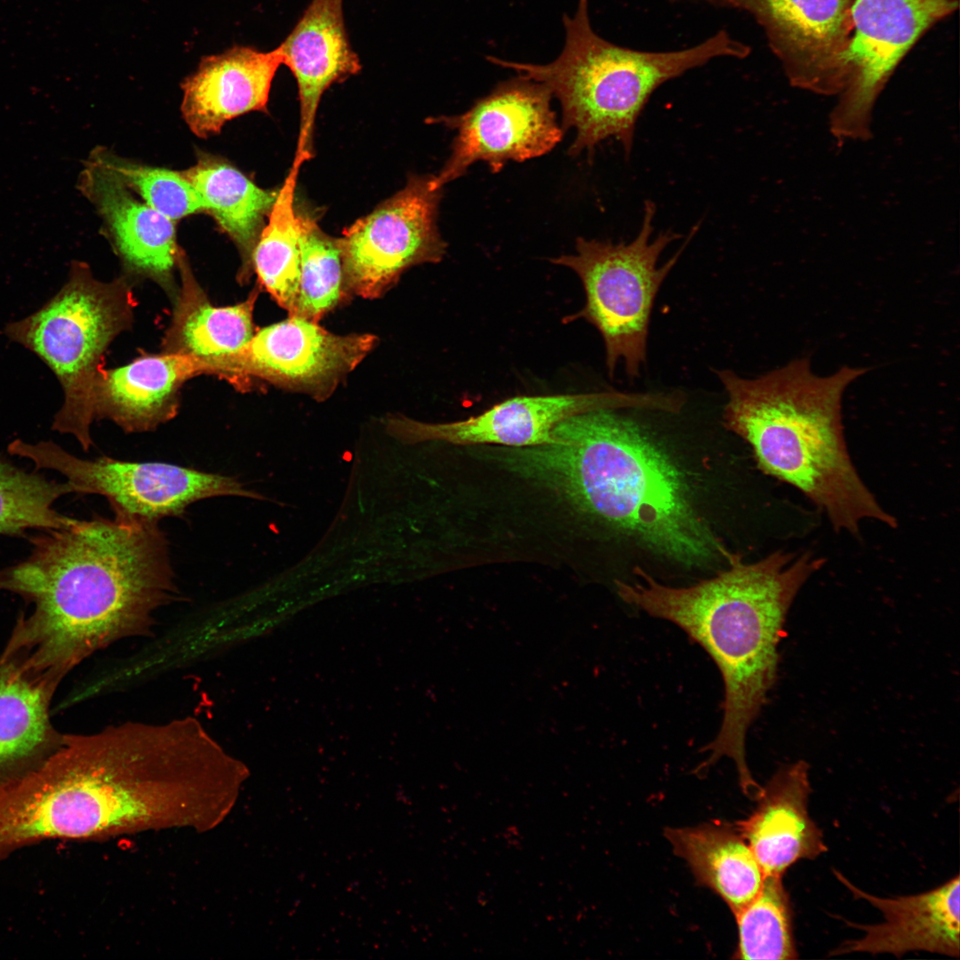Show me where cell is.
Returning a JSON list of instances; mask_svg holds the SVG:
<instances>
[{"label":"cell","instance_id":"7a4b0ae2","mask_svg":"<svg viewBox=\"0 0 960 960\" xmlns=\"http://www.w3.org/2000/svg\"><path fill=\"white\" fill-rule=\"evenodd\" d=\"M485 457L682 565L705 566L730 553L697 512L676 464L615 410L563 420L548 444Z\"/></svg>","mask_w":960,"mask_h":960},{"label":"cell","instance_id":"ba28073f","mask_svg":"<svg viewBox=\"0 0 960 960\" xmlns=\"http://www.w3.org/2000/svg\"><path fill=\"white\" fill-rule=\"evenodd\" d=\"M7 450L32 461L36 470L59 472L75 493L105 497L116 515L159 521L178 516L204 499L239 496L264 500L236 477L170 463L125 461L107 456L84 460L52 441L31 444L16 439Z\"/></svg>","mask_w":960,"mask_h":960},{"label":"cell","instance_id":"cb8c5ba5","mask_svg":"<svg viewBox=\"0 0 960 960\" xmlns=\"http://www.w3.org/2000/svg\"><path fill=\"white\" fill-rule=\"evenodd\" d=\"M751 12L776 44L806 53L834 50L850 21L851 0H716Z\"/></svg>","mask_w":960,"mask_h":960},{"label":"cell","instance_id":"30bf717a","mask_svg":"<svg viewBox=\"0 0 960 960\" xmlns=\"http://www.w3.org/2000/svg\"><path fill=\"white\" fill-rule=\"evenodd\" d=\"M551 98L544 84L518 75L465 113L432 118L456 131L450 157L435 175L438 185L444 188L464 175L476 162L499 172L508 161L523 162L553 149L564 130L551 109Z\"/></svg>","mask_w":960,"mask_h":960},{"label":"cell","instance_id":"5bb4252c","mask_svg":"<svg viewBox=\"0 0 960 960\" xmlns=\"http://www.w3.org/2000/svg\"><path fill=\"white\" fill-rule=\"evenodd\" d=\"M841 882L856 897L877 908L883 922L857 924L862 936L842 943L832 955L849 953L891 954L900 956L910 951H927L959 956L960 879L957 875L942 885L926 892L881 898L852 884L834 870Z\"/></svg>","mask_w":960,"mask_h":960},{"label":"cell","instance_id":"2e32d148","mask_svg":"<svg viewBox=\"0 0 960 960\" xmlns=\"http://www.w3.org/2000/svg\"><path fill=\"white\" fill-rule=\"evenodd\" d=\"M809 765L797 761L780 768L756 798L757 805L734 826L751 849L764 876H780L800 860L827 851L820 829L808 812Z\"/></svg>","mask_w":960,"mask_h":960},{"label":"cell","instance_id":"4fadbf2b","mask_svg":"<svg viewBox=\"0 0 960 960\" xmlns=\"http://www.w3.org/2000/svg\"><path fill=\"white\" fill-rule=\"evenodd\" d=\"M372 334L339 335L292 316L259 330L240 353L237 377L255 376L277 387L326 399L373 348Z\"/></svg>","mask_w":960,"mask_h":960},{"label":"cell","instance_id":"8fae6325","mask_svg":"<svg viewBox=\"0 0 960 960\" xmlns=\"http://www.w3.org/2000/svg\"><path fill=\"white\" fill-rule=\"evenodd\" d=\"M954 7L952 0H855L850 12L853 36L836 56L854 78L831 114L834 135H870L871 111L882 84L917 37Z\"/></svg>","mask_w":960,"mask_h":960},{"label":"cell","instance_id":"7402d4cb","mask_svg":"<svg viewBox=\"0 0 960 960\" xmlns=\"http://www.w3.org/2000/svg\"><path fill=\"white\" fill-rule=\"evenodd\" d=\"M181 172L200 195L205 211L238 246L244 263L241 279L250 277L253 250L279 189H262L230 164L212 156L200 157Z\"/></svg>","mask_w":960,"mask_h":960},{"label":"cell","instance_id":"277c9868","mask_svg":"<svg viewBox=\"0 0 960 960\" xmlns=\"http://www.w3.org/2000/svg\"><path fill=\"white\" fill-rule=\"evenodd\" d=\"M867 371L843 366L819 376L800 358L754 379L716 372L728 397L724 425L749 444L759 469L802 492L835 531L852 535L868 519L897 527L860 476L844 435V393Z\"/></svg>","mask_w":960,"mask_h":960},{"label":"cell","instance_id":"9a60e30c","mask_svg":"<svg viewBox=\"0 0 960 960\" xmlns=\"http://www.w3.org/2000/svg\"><path fill=\"white\" fill-rule=\"evenodd\" d=\"M343 0H312L278 46L283 64L293 74L299 91L300 122L292 166L300 169L313 156L316 109L324 91L361 69L345 28Z\"/></svg>","mask_w":960,"mask_h":960},{"label":"cell","instance_id":"6da1fadb","mask_svg":"<svg viewBox=\"0 0 960 960\" xmlns=\"http://www.w3.org/2000/svg\"><path fill=\"white\" fill-rule=\"evenodd\" d=\"M44 532L27 559L0 570V589L33 605L0 660L56 689L97 651L151 636L179 589L158 521L115 514Z\"/></svg>","mask_w":960,"mask_h":960},{"label":"cell","instance_id":"d4e9b609","mask_svg":"<svg viewBox=\"0 0 960 960\" xmlns=\"http://www.w3.org/2000/svg\"><path fill=\"white\" fill-rule=\"evenodd\" d=\"M299 171L292 167L279 188L252 253L261 285L289 316L296 308L300 276V224L293 205Z\"/></svg>","mask_w":960,"mask_h":960},{"label":"cell","instance_id":"8992f818","mask_svg":"<svg viewBox=\"0 0 960 960\" xmlns=\"http://www.w3.org/2000/svg\"><path fill=\"white\" fill-rule=\"evenodd\" d=\"M131 314L126 284L100 282L85 264L74 263L58 292L4 328L11 340L37 356L58 379L64 397L52 428L75 436L84 452L92 444L94 387L102 357L128 326Z\"/></svg>","mask_w":960,"mask_h":960},{"label":"cell","instance_id":"ffe728a7","mask_svg":"<svg viewBox=\"0 0 960 960\" xmlns=\"http://www.w3.org/2000/svg\"><path fill=\"white\" fill-rule=\"evenodd\" d=\"M257 294L234 306L212 305L185 268L182 291L168 334V352L193 356L215 373L236 375V360L254 335L252 312Z\"/></svg>","mask_w":960,"mask_h":960},{"label":"cell","instance_id":"52a82bcc","mask_svg":"<svg viewBox=\"0 0 960 960\" xmlns=\"http://www.w3.org/2000/svg\"><path fill=\"white\" fill-rule=\"evenodd\" d=\"M655 210L652 202H645L641 228L628 243L578 238L574 254L550 260L571 268L581 280L586 304L568 321L583 318L598 330L612 377L620 362L628 377L639 376L646 362L650 316L656 295L699 228L693 227L678 252L659 267L660 254L681 236L668 230L652 239Z\"/></svg>","mask_w":960,"mask_h":960},{"label":"cell","instance_id":"44dd1931","mask_svg":"<svg viewBox=\"0 0 960 960\" xmlns=\"http://www.w3.org/2000/svg\"><path fill=\"white\" fill-rule=\"evenodd\" d=\"M664 834L675 854L687 862L697 884L715 892L733 914L759 892L764 875L734 825L716 820L667 828Z\"/></svg>","mask_w":960,"mask_h":960},{"label":"cell","instance_id":"e0dca14e","mask_svg":"<svg viewBox=\"0 0 960 960\" xmlns=\"http://www.w3.org/2000/svg\"><path fill=\"white\" fill-rule=\"evenodd\" d=\"M283 64L279 48L260 52L234 46L204 58L182 85L185 121L202 138L218 133L240 115L266 108L271 84Z\"/></svg>","mask_w":960,"mask_h":960},{"label":"cell","instance_id":"f1b7e54d","mask_svg":"<svg viewBox=\"0 0 960 960\" xmlns=\"http://www.w3.org/2000/svg\"><path fill=\"white\" fill-rule=\"evenodd\" d=\"M99 159L139 193L147 204L172 221L205 211L200 195L181 172L140 165L111 156H100Z\"/></svg>","mask_w":960,"mask_h":960},{"label":"cell","instance_id":"5b68a950","mask_svg":"<svg viewBox=\"0 0 960 960\" xmlns=\"http://www.w3.org/2000/svg\"><path fill=\"white\" fill-rule=\"evenodd\" d=\"M564 46L548 64L487 59L544 84L559 100L562 129L575 131L571 156L590 155L600 142L614 138L628 158L636 122L658 87L717 57L744 58L749 52L724 30L680 51L653 52L621 47L593 30L588 0L579 1L572 17L564 16Z\"/></svg>","mask_w":960,"mask_h":960},{"label":"cell","instance_id":"9c48e42d","mask_svg":"<svg viewBox=\"0 0 960 960\" xmlns=\"http://www.w3.org/2000/svg\"><path fill=\"white\" fill-rule=\"evenodd\" d=\"M442 194L435 176H413L402 190L345 230L340 242L352 293L379 298L407 268L442 260L446 244L436 225Z\"/></svg>","mask_w":960,"mask_h":960},{"label":"cell","instance_id":"603a6c76","mask_svg":"<svg viewBox=\"0 0 960 960\" xmlns=\"http://www.w3.org/2000/svg\"><path fill=\"white\" fill-rule=\"evenodd\" d=\"M54 691L0 660V780L33 764L60 741L49 716Z\"/></svg>","mask_w":960,"mask_h":960},{"label":"cell","instance_id":"d6986e66","mask_svg":"<svg viewBox=\"0 0 960 960\" xmlns=\"http://www.w3.org/2000/svg\"><path fill=\"white\" fill-rule=\"evenodd\" d=\"M89 171V191L122 258L136 271L169 278L177 256L173 221L137 200L100 159Z\"/></svg>","mask_w":960,"mask_h":960},{"label":"cell","instance_id":"ac0fdd59","mask_svg":"<svg viewBox=\"0 0 960 960\" xmlns=\"http://www.w3.org/2000/svg\"><path fill=\"white\" fill-rule=\"evenodd\" d=\"M203 372L215 373L201 360L168 351L101 370L94 387L95 419L108 418L127 432L151 430L176 413L181 384Z\"/></svg>","mask_w":960,"mask_h":960},{"label":"cell","instance_id":"3957f363","mask_svg":"<svg viewBox=\"0 0 960 960\" xmlns=\"http://www.w3.org/2000/svg\"><path fill=\"white\" fill-rule=\"evenodd\" d=\"M728 567L689 587H670L641 568L640 581L617 580L628 604L684 630L713 659L724 685V716L699 770L732 759L746 794L758 787L746 759V739L774 685L779 644L788 611L802 587L824 564L810 552L777 550L753 563L730 553Z\"/></svg>","mask_w":960,"mask_h":960},{"label":"cell","instance_id":"484cf974","mask_svg":"<svg viewBox=\"0 0 960 960\" xmlns=\"http://www.w3.org/2000/svg\"><path fill=\"white\" fill-rule=\"evenodd\" d=\"M300 276L294 313L318 323L348 298L340 239L325 234L307 216L300 215Z\"/></svg>","mask_w":960,"mask_h":960},{"label":"cell","instance_id":"4316f807","mask_svg":"<svg viewBox=\"0 0 960 960\" xmlns=\"http://www.w3.org/2000/svg\"><path fill=\"white\" fill-rule=\"evenodd\" d=\"M74 493L66 482L49 480L0 459V535H16L30 529L48 531L68 525L73 517L56 511L60 497Z\"/></svg>","mask_w":960,"mask_h":960},{"label":"cell","instance_id":"7c38bea8","mask_svg":"<svg viewBox=\"0 0 960 960\" xmlns=\"http://www.w3.org/2000/svg\"><path fill=\"white\" fill-rule=\"evenodd\" d=\"M666 393L604 391L538 396H517L483 413L448 423H425L391 417L387 431L406 444L441 441L452 444H495L524 448L550 443L551 433L563 420L599 410L640 409L665 412Z\"/></svg>","mask_w":960,"mask_h":960},{"label":"cell","instance_id":"83f0119b","mask_svg":"<svg viewBox=\"0 0 960 960\" xmlns=\"http://www.w3.org/2000/svg\"><path fill=\"white\" fill-rule=\"evenodd\" d=\"M734 915L739 934L734 958L791 960L797 957L790 901L782 876H765L756 896Z\"/></svg>","mask_w":960,"mask_h":960}]
</instances>
